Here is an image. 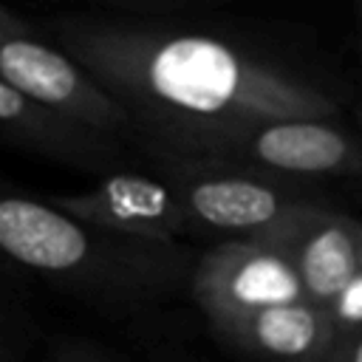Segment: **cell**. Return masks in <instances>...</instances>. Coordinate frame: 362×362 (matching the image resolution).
<instances>
[{
    "mask_svg": "<svg viewBox=\"0 0 362 362\" xmlns=\"http://www.w3.org/2000/svg\"><path fill=\"white\" fill-rule=\"evenodd\" d=\"M0 79L51 113L136 150V130L127 110L76 59L42 34L0 40Z\"/></svg>",
    "mask_w": 362,
    "mask_h": 362,
    "instance_id": "cell-5",
    "label": "cell"
},
{
    "mask_svg": "<svg viewBox=\"0 0 362 362\" xmlns=\"http://www.w3.org/2000/svg\"><path fill=\"white\" fill-rule=\"evenodd\" d=\"M328 362H362V325L337 339Z\"/></svg>",
    "mask_w": 362,
    "mask_h": 362,
    "instance_id": "cell-13",
    "label": "cell"
},
{
    "mask_svg": "<svg viewBox=\"0 0 362 362\" xmlns=\"http://www.w3.org/2000/svg\"><path fill=\"white\" fill-rule=\"evenodd\" d=\"M286 181L362 173V141L325 119L266 122L238 136L215 161Z\"/></svg>",
    "mask_w": 362,
    "mask_h": 362,
    "instance_id": "cell-6",
    "label": "cell"
},
{
    "mask_svg": "<svg viewBox=\"0 0 362 362\" xmlns=\"http://www.w3.org/2000/svg\"><path fill=\"white\" fill-rule=\"evenodd\" d=\"M0 362H14V339L8 337L3 317H0Z\"/></svg>",
    "mask_w": 362,
    "mask_h": 362,
    "instance_id": "cell-14",
    "label": "cell"
},
{
    "mask_svg": "<svg viewBox=\"0 0 362 362\" xmlns=\"http://www.w3.org/2000/svg\"><path fill=\"white\" fill-rule=\"evenodd\" d=\"M173 187L187 235L252 238L317 206L300 181L229 164H150Z\"/></svg>",
    "mask_w": 362,
    "mask_h": 362,
    "instance_id": "cell-3",
    "label": "cell"
},
{
    "mask_svg": "<svg viewBox=\"0 0 362 362\" xmlns=\"http://www.w3.org/2000/svg\"><path fill=\"white\" fill-rule=\"evenodd\" d=\"M54 362H110V359L85 342H62L54 354Z\"/></svg>",
    "mask_w": 362,
    "mask_h": 362,
    "instance_id": "cell-12",
    "label": "cell"
},
{
    "mask_svg": "<svg viewBox=\"0 0 362 362\" xmlns=\"http://www.w3.org/2000/svg\"><path fill=\"white\" fill-rule=\"evenodd\" d=\"M209 328L257 362H328L339 339L331 311L311 300L226 317Z\"/></svg>",
    "mask_w": 362,
    "mask_h": 362,
    "instance_id": "cell-10",
    "label": "cell"
},
{
    "mask_svg": "<svg viewBox=\"0 0 362 362\" xmlns=\"http://www.w3.org/2000/svg\"><path fill=\"white\" fill-rule=\"evenodd\" d=\"M274 232L294 260L305 297L328 311L362 274V221L351 215L317 204Z\"/></svg>",
    "mask_w": 362,
    "mask_h": 362,
    "instance_id": "cell-9",
    "label": "cell"
},
{
    "mask_svg": "<svg viewBox=\"0 0 362 362\" xmlns=\"http://www.w3.org/2000/svg\"><path fill=\"white\" fill-rule=\"evenodd\" d=\"M51 204L68 215L127 238L181 243L187 238L178 198L167 178L153 170H127L99 178L90 189L51 195Z\"/></svg>",
    "mask_w": 362,
    "mask_h": 362,
    "instance_id": "cell-8",
    "label": "cell"
},
{
    "mask_svg": "<svg viewBox=\"0 0 362 362\" xmlns=\"http://www.w3.org/2000/svg\"><path fill=\"white\" fill-rule=\"evenodd\" d=\"M189 294L206 322L308 300L294 260L274 229L221 240L201 252Z\"/></svg>",
    "mask_w": 362,
    "mask_h": 362,
    "instance_id": "cell-4",
    "label": "cell"
},
{
    "mask_svg": "<svg viewBox=\"0 0 362 362\" xmlns=\"http://www.w3.org/2000/svg\"><path fill=\"white\" fill-rule=\"evenodd\" d=\"M0 260L107 314H139L189 291L198 255L90 226L0 181Z\"/></svg>",
    "mask_w": 362,
    "mask_h": 362,
    "instance_id": "cell-2",
    "label": "cell"
},
{
    "mask_svg": "<svg viewBox=\"0 0 362 362\" xmlns=\"http://www.w3.org/2000/svg\"><path fill=\"white\" fill-rule=\"evenodd\" d=\"M0 141L37 156L40 161L107 178L127 170H147L141 153L130 144L82 127L65 116L51 113L17 88L0 79Z\"/></svg>",
    "mask_w": 362,
    "mask_h": 362,
    "instance_id": "cell-7",
    "label": "cell"
},
{
    "mask_svg": "<svg viewBox=\"0 0 362 362\" xmlns=\"http://www.w3.org/2000/svg\"><path fill=\"white\" fill-rule=\"evenodd\" d=\"M28 34H42L40 23H31L25 17H20L17 11L0 6V40H11V37H28Z\"/></svg>",
    "mask_w": 362,
    "mask_h": 362,
    "instance_id": "cell-11",
    "label": "cell"
},
{
    "mask_svg": "<svg viewBox=\"0 0 362 362\" xmlns=\"http://www.w3.org/2000/svg\"><path fill=\"white\" fill-rule=\"evenodd\" d=\"M40 28L127 110L147 167L209 164L257 124L339 113L297 68L218 31L99 11L54 14Z\"/></svg>",
    "mask_w": 362,
    "mask_h": 362,
    "instance_id": "cell-1",
    "label": "cell"
}]
</instances>
